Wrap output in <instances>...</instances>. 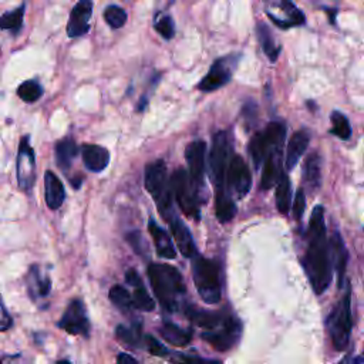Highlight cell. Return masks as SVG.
Segmentation results:
<instances>
[{
	"label": "cell",
	"mask_w": 364,
	"mask_h": 364,
	"mask_svg": "<svg viewBox=\"0 0 364 364\" xmlns=\"http://www.w3.org/2000/svg\"><path fill=\"white\" fill-rule=\"evenodd\" d=\"M303 267L313 290L321 294L333 279V259L330 242L326 235L324 208L320 205L313 209L310 216Z\"/></svg>",
	"instance_id": "obj_1"
},
{
	"label": "cell",
	"mask_w": 364,
	"mask_h": 364,
	"mask_svg": "<svg viewBox=\"0 0 364 364\" xmlns=\"http://www.w3.org/2000/svg\"><path fill=\"white\" fill-rule=\"evenodd\" d=\"M151 287L166 311H176L186 293L181 272L166 263H151L146 269Z\"/></svg>",
	"instance_id": "obj_2"
},
{
	"label": "cell",
	"mask_w": 364,
	"mask_h": 364,
	"mask_svg": "<svg viewBox=\"0 0 364 364\" xmlns=\"http://www.w3.org/2000/svg\"><path fill=\"white\" fill-rule=\"evenodd\" d=\"M145 189L154 198L155 205L162 218L169 222L175 215L172 210V185L168 178L166 165L162 159H156L145 168Z\"/></svg>",
	"instance_id": "obj_3"
},
{
	"label": "cell",
	"mask_w": 364,
	"mask_h": 364,
	"mask_svg": "<svg viewBox=\"0 0 364 364\" xmlns=\"http://www.w3.org/2000/svg\"><path fill=\"white\" fill-rule=\"evenodd\" d=\"M193 283L200 299L209 304L220 300V277L218 263L203 256H195L192 263Z\"/></svg>",
	"instance_id": "obj_4"
},
{
	"label": "cell",
	"mask_w": 364,
	"mask_h": 364,
	"mask_svg": "<svg viewBox=\"0 0 364 364\" xmlns=\"http://www.w3.org/2000/svg\"><path fill=\"white\" fill-rule=\"evenodd\" d=\"M326 324H327V330H328L333 347L338 351H343L350 341V334L353 327L350 286H347V290L344 291L343 297L338 300V303L334 306V309L328 314Z\"/></svg>",
	"instance_id": "obj_5"
},
{
	"label": "cell",
	"mask_w": 364,
	"mask_h": 364,
	"mask_svg": "<svg viewBox=\"0 0 364 364\" xmlns=\"http://www.w3.org/2000/svg\"><path fill=\"white\" fill-rule=\"evenodd\" d=\"M286 138V125L282 121L269 122L262 131L256 132L249 141V155L253 161L256 169L264 164L267 155L277 149L283 148Z\"/></svg>",
	"instance_id": "obj_6"
},
{
	"label": "cell",
	"mask_w": 364,
	"mask_h": 364,
	"mask_svg": "<svg viewBox=\"0 0 364 364\" xmlns=\"http://www.w3.org/2000/svg\"><path fill=\"white\" fill-rule=\"evenodd\" d=\"M172 192L176 203L182 209V212L195 220L200 218V205H202V191L196 186V183L191 179L189 172L185 169H176L171 175Z\"/></svg>",
	"instance_id": "obj_7"
},
{
	"label": "cell",
	"mask_w": 364,
	"mask_h": 364,
	"mask_svg": "<svg viewBox=\"0 0 364 364\" xmlns=\"http://www.w3.org/2000/svg\"><path fill=\"white\" fill-rule=\"evenodd\" d=\"M232 139L228 131H219L212 138L209 152V172L216 191L226 189V171L232 159Z\"/></svg>",
	"instance_id": "obj_8"
},
{
	"label": "cell",
	"mask_w": 364,
	"mask_h": 364,
	"mask_svg": "<svg viewBox=\"0 0 364 364\" xmlns=\"http://www.w3.org/2000/svg\"><path fill=\"white\" fill-rule=\"evenodd\" d=\"M239 60L240 54H228L215 60L209 71L198 82V90H200L202 92H212L225 87L232 80Z\"/></svg>",
	"instance_id": "obj_9"
},
{
	"label": "cell",
	"mask_w": 364,
	"mask_h": 364,
	"mask_svg": "<svg viewBox=\"0 0 364 364\" xmlns=\"http://www.w3.org/2000/svg\"><path fill=\"white\" fill-rule=\"evenodd\" d=\"M240 330V321L228 313L223 321L219 323L216 327L202 331V338L208 341L213 348L219 351H226L230 350L239 341Z\"/></svg>",
	"instance_id": "obj_10"
},
{
	"label": "cell",
	"mask_w": 364,
	"mask_h": 364,
	"mask_svg": "<svg viewBox=\"0 0 364 364\" xmlns=\"http://www.w3.org/2000/svg\"><path fill=\"white\" fill-rule=\"evenodd\" d=\"M264 10L270 21L283 30L306 23L304 13L291 0H269Z\"/></svg>",
	"instance_id": "obj_11"
},
{
	"label": "cell",
	"mask_w": 364,
	"mask_h": 364,
	"mask_svg": "<svg viewBox=\"0 0 364 364\" xmlns=\"http://www.w3.org/2000/svg\"><path fill=\"white\" fill-rule=\"evenodd\" d=\"M57 327L73 336L88 337L91 324L82 300L74 299L68 303L61 318L57 321Z\"/></svg>",
	"instance_id": "obj_12"
},
{
	"label": "cell",
	"mask_w": 364,
	"mask_h": 364,
	"mask_svg": "<svg viewBox=\"0 0 364 364\" xmlns=\"http://www.w3.org/2000/svg\"><path fill=\"white\" fill-rule=\"evenodd\" d=\"M16 171L18 188L24 192H30L36 181V154L30 145L28 135H24L20 139Z\"/></svg>",
	"instance_id": "obj_13"
},
{
	"label": "cell",
	"mask_w": 364,
	"mask_h": 364,
	"mask_svg": "<svg viewBox=\"0 0 364 364\" xmlns=\"http://www.w3.org/2000/svg\"><path fill=\"white\" fill-rule=\"evenodd\" d=\"M252 186V176L249 166L242 156L233 155L228 171H226V189L229 193L237 199H242L247 195Z\"/></svg>",
	"instance_id": "obj_14"
},
{
	"label": "cell",
	"mask_w": 364,
	"mask_h": 364,
	"mask_svg": "<svg viewBox=\"0 0 364 364\" xmlns=\"http://www.w3.org/2000/svg\"><path fill=\"white\" fill-rule=\"evenodd\" d=\"M92 10H94V0H78L74 4V7L70 11L68 23L65 27L68 37L75 38L88 33Z\"/></svg>",
	"instance_id": "obj_15"
},
{
	"label": "cell",
	"mask_w": 364,
	"mask_h": 364,
	"mask_svg": "<svg viewBox=\"0 0 364 364\" xmlns=\"http://www.w3.org/2000/svg\"><path fill=\"white\" fill-rule=\"evenodd\" d=\"M205 152H206V144L202 139L192 141L185 148V159L188 164L189 176L200 191L203 189Z\"/></svg>",
	"instance_id": "obj_16"
},
{
	"label": "cell",
	"mask_w": 364,
	"mask_h": 364,
	"mask_svg": "<svg viewBox=\"0 0 364 364\" xmlns=\"http://www.w3.org/2000/svg\"><path fill=\"white\" fill-rule=\"evenodd\" d=\"M282 165H283V148H277L267 155V158L263 164V172H262V178H260L262 189L267 191L274 183L279 182V179L283 175Z\"/></svg>",
	"instance_id": "obj_17"
},
{
	"label": "cell",
	"mask_w": 364,
	"mask_h": 364,
	"mask_svg": "<svg viewBox=\"0 0 364 364\" xmlns=\"http://www.w3.org/2000/svg\"><path fill=\"white\" fill-rule=\"evenodd\" d=\"M309 142H310V131L306 128L296 131L290 136L286 148V158H284V165L287 171H291L297 165L301 155L306 152Z\"/></svg>",
	"instance_id": "obj_18"
},
{
	"label": "cell",
	"mask_w": 364,
	"mask_h": 364,
	"mask_svg": "<svg viewBox=\"0 0 364 364\" xmlns=\"http://www.w3.org/2000/svg\"><path fill=\"white\" fill-rule=\"evenodd\" d=\"M81 158L85 168L91 172H102L109 164L108 149L95 144H84L81 146Z\"/></svg>",
	"instance_id": "obj_19"
},
{
	"label": "cell",
	"mask_w": 364,
	"mask_h": 364,
	"mask_svg": "<svg viewBox=\"0 0 364 364\" xmlns=\"http://www.w3.org/2000/svg\"><path fill=\"white\" fill-rule=\"evenodd\" d=\"M125 282L134 289L132 297H134V306L138 310L142 311H151L155 309V301L154 299L148 294L145 284L142 283V279L139 277V274L136 273V270L129 269L125 273Z\"/></svg>",
	"instance_id": "obj_20"
},
{
	"label": "cell",
	"mask_w": 364,
	"mask_h": 364,
	"mask_svg": "<svg viewBox=\"0 0 364 364\" xmlns=\"http://www.w3.org/2000/svg\"><path fill=\"white\" fill-rule=\"evenodd\" d=\"M44 199L46 205L55 210L65 199V189L60 178L53 171H46L44 173Z\"/></svg>",
	"instance_id": "obj_21"
},
{
	"label": "cell",
	"mask_w": 364,
	"mask_h": 364,
	"mask_svg": "<svg viewBox=\"0 0 364 364\" xmlns=\"http://www.w3.org/2000/svg\"><path fill=\"white\" fill-rule=\"evenodd\" d=\"M168 223L171 226V233H172L181 253L185 257H195L196 256V247H195L193 239L191 236V232L185 226V223L181 222V219L176 215Z\"/></svg>",
	"instance_id": "obj_22"
},
{
	"label": "cell",
	"mask_w": 364,
	"mask_h": 364,
	"mask_svg": "<svg viewBox=\"0 0 364 364\" xmlns=\"http://www.w3.org/2000/svg\"><path fill=\"white\" fill-rule=\"evenodd\" d=\"M26 284H27L30 297L33 300L47 297L50 293V289H51V282H50L48 276L41 274L37 264L30 266L27 277H26Z\"/></svg>",
	"instance_id": "obj_23"
},
{
	"label": "cell",
	"mask_w": 364,
	"mask_h": 364,
	"mask_svg": "<svg viewBox=\"0 0 364 364\" xmlns=\"http://www.w3.org/2000/svg\"><path fill=\"white\" fill-rule=\"evenodd\" d=\"M256 34H257V40H259L260 47H262L263 53L266 54V57L272 63L276 61L279 54H280V51H282V46L277 41V38L274 37L272 28L266 23L259 21L256 24Z\"/></svg>",
	"instance_id": "obj_24"
},
{
	"label": "cell",
	"mask_w": 364,
	"mask_h": 364,
	"mask_svg": "<svg viewBox=\"0 0 364 364\" xmlns=\"http://www.w3.org/2000/svg\"><path fill=\"white\" fill-rule=\"evenodd\" d=\"M303 182L304 186L314 192L320 188L321 182V156L317 152L310 154L303 165Z\"/></svg>",
	"instance_id": "obj_25"
},
{
	"label": "cell",
	"mask_w": 364,
	"mask_h": 364,
	"mask_svg": "<svg viewBox=\"0 0 364 364\" xmlns=\"http://www.w3.org/2000/svg\"><path fill=\"white\" fill-rule=\"evenodd\" d=\"M330 247H331V259H333V266L337 273V280L338 286H343L344 282V273H346V266H347V249L346 245L340 236L338 232H334L331 239H330Z\"/></svg>",
	"instance_id": "obj_26"
},
{
	"label": "cell",
	"mask_w": 364,
	"mask_h": 364,
	"mask_svg": "<svg viewBox=\"0 0 364 364\" xmlns=\"http://www.w3.org/2000/svg\"><path fill=\"white\" fill-rule=\"evenodd\" d=\"M148 230L151 233V237L154 240V245H155V249H156V253L161 256V257H165V259H173L176 256V250L173 247V243L171 240V236L161 228L155 223V220H151L148 223Z\"/></svg>",
	"instance_id": "obj_27"
},
{
	"label": "cell",
	"mask_w": 364,
	"mask_h": 364,
	"mask_svg": "<svg viewBox=\"0 0 364 364\" xmlns=\"http://www.w3.org/2000/svg\"><path fill=\"white\" fill-rule=\"evenodd\" d=\"M54 152H55L57 165L60 166L61 171L67 172L70 169L74 158L78 155V146L71 136H65L55 144Z\"/></svg>",
	"instance_id": "obj_28"
},
{
	"label": "cell",
	"mask_w": 364,
	"mask_h": 364,
	"mask_svg": "<svg viewBox=\"0 0 364 364\" xmlns=\"http://www.w3.org/2000/svg\"><path fill=\"white\" fill-rule=\"evenodd\" d=\"M159 333L168 343H171L172 346H176V347H185L192 340L191 328H181L175 323H171V321H164L162 326L159 327Z\"/></svg>",
	"instance_id": "obj_29"
},
{
	"label": "cell",
	"mask_w": 364,
	"mask_h": 364,
	"mask_svg": "<svg viewBox=\"0 0 364 364\" xmlns=\"http://www.w3.org/2000/svg\"><path fill=\"white\" fill-rule=\"evenodd\" d=\"M215 213L220 222H229L236 215V205L228 189L215 192Z\"/></svg>",
	"instance_id": "obj_30"
},
{
	"label": "cell",
	"mask_w": 364,
	"mask_h": 364,
	"mask_svg": "<svg viewBox=\"0 0 364 364\" xmlns=\"http://www.w3.org/2000/svg\"><path fill=\"white\" fill-rule=\"evenodd\" d=\"M24 11H26V4H20L17 9L4 11L0 17V27L3 30H10L13 34H18L20 30L23 28V21H24Z\"/></svg>",
	"instance_id": "obj_31"
},
{
	"label": "cell",
	"mask_w": 364,
	"mask_h": 364,
	"mask_svg": "<svg viewBox=\"0 0 364 364\" xmlns=\"http://www.w3.org/2000/svg\"><path fill=\"white\" fill-rule=\"evenodd\" d=\"M291 202V185L289 181V176L286 173L282 175V178L277 182L276 188V206L280 213L287 215L289 208Z\"/></svg>",
	"instance_id": "obj_32"
},
{
	"label": "cell",
	"mask_w": 364,
	"mask_h": 364,
	"mask_svg": "<svg viewBox=\"0 0 364 364\" xmlns=\"http://www.w3.org/2000/svg\"><path fill=\"white\" fill-rule=\"evenodd\" d=\"M115 337L122 344H127V346H131V347H138V346H141V341H142L141 324L135 323L131 327H127V326H122V324L117 326Z\"/></svg>",
	"instance_id": "obj_33"
},
{
	"label": "cell",
	"mask_w": 364,
	"mask_h": 364,
	"mask_svg": "<svg viewBox=\"0 0 364 364\" xmlns=\"http://www.w3.org/2000/svg\"><path fill=\"white\" fill-rule=\"evenodd\" d=\"M43 92H44L43 85L37 80H34V78L26 80L17 88L18 98L23 100L24 102H28V104L38 101L43 97Z\"/></svg>",
	"instance_id": "obj_34"
},
{
	"label": "cell",
	"mask_w": 364,
	"mask_h": 364,
	"mask_svg": "<svg viewBox=\"0 0 364 364\" xmlns=\"http://www.w3.org/2000/svg\"><path fill=\"white\" fill-rule=\"evenodd\" d=\"M330 121H331V128L330 132L336 135L337 138L347 141L351 136V125L348 118L341 112V111H333L330 114Z\"/></svg>",
	"instance_id": "obj_35"
},
{
	"label": "cell",
	"mask_w": 364,
	"mask_h": 364,
	"mask_svg": "<svg viewBox=\"0 0 364 364\" xmlns=\"http://www.w3.org/2000/svg\"><path fill=\"white\" fill-rule=\"evenodd\" d=\"M109 299L111 301L121 310H131V309H135L134 306V297L132 294H129V291L121 286V284H115L111 287L109 290Z\"/></svg>",
	"instance_id": "obj_36"
},
{
	"label": "cell",
	"mask_w": 364,
	"mask_h": 364,
	"mask_svg": "<svg viewBox=\"0 0 364 364\" xmlns=\"http://www.w3.org/2000/svg\"><path fill=\"white\" fill-rule=\"evenodd\" d=\"M102 16H104V20L105 23L111 27V28H121L127 20H128V14L127 11L117 6V4H109L102 11Z\"/></svg>",
	"instance_id": "obj_37"
},
{
	"label": "cell",
	"mask_w": 364,
	"mask_h": 364,
	"mask_svg": "<svg viewBox=\"0 0 364 364\" xmlns=\"http://www.w3.org/2000/svg\"><path fill=\"white\" fill-rule=\"evenodd\" d=\"M154 28L165 40H171L175 36V23H173L172 16H169V14H165V16H161L159 18H156L154 23Z\"/></svg>",
	"instance_id": "obj_38"
},
{
	"label": "cell",
	"mask_w": 364,
	"mask_h": 364,
	"mask_svg": "<svg viewBox=\"0 0 364 364\" xmlns=\"http://www.w3.org/2000/svg\"><path fill=\"white\" fill-rule=\"evenodd\" d=\"M171 364H222L220 361L216 360H209V358H202L199 355H192V354H182V353H173L171 354Z\"/></svg>",
	"instance_id": "obj_39"
},
{
	"label": "cell",
	"mask_w": 364,
	"mask_h": 364,
	"mask_svg": "<svg viewBox=\"0 0 364 364\" xmlns=\"http://www.w3.org/2000/svg\"><path fill=\"white\" fill-rule=\"evenodd\" d=\"M304 209H306V193H304V189L300 188L296 192L294 202H293V216H294L296 220L301 219V216L304 213Z\"/></svg>",
	"instance_id": "obj_40"
},
{
	"label": "cell",
	"mask_w": 364,
	"mask_h": 364,
	"mask_svg": "<svg viewBox=\"0 0 364 364\" xmlns=\"http://www.w3.org/2000/svg\"><path fill=\"white\" fill-rule=\"evenodd\" d=\"M145 344H146V348L148 351L152 354V355H158V357H164V355H168L169 351L151 334L145 336Z\"/></svg>",
	"instance_id": "obj_41"
},
{
	"label": "cell",
	"mask_w": 364,
	"mask_h": 364,
	"mask_svg": "<svg viewBox=\"0 0 364 364\" xmlns=\"http://www.w3.org/2000/svg\"><path fill=\"white\" fill-rule=\"evenodd\" d=\"M127 240H128V243L131 245V247L134 249L135 253H138L139 256L145 255V242H144V239H142L139 232H136V230L129 232L127 235Z\"/></svg>",
	"instance_id": "obj_42"
},
{
	"label": "cell",
	"mask_w": 364,
	"mask_h": 364,
	"mask_svg": "<svg viewBox=\"0 0 364 364\" xmlns=\"http://www.w3.org/2000/svg\"><path fill=\"white\" fill-rule=\"evenodd\" d=\"M242 117L246 119V124H253L256 121V117H257V107L253 101H247L245 105H243V109H242Z\"/></svg>",
	"instance_id": "obj_43"
},
{
	"label": "cell",
	"mask_w": 364,
	"mask_h": 364,
	"mask_svg": "<svg viewBox=\"0 0 364 364\" xmlns=\"http://www.w3.org/2000/svg\"><path fill=\"white\" fill-rule=\"evenodd\" d=\"M117 364H139L131 354L119 353L117 357Z\"/></svg>",
	"instance_id": "obj_44"
},
{
	"label": "cell",
	"mask_w": 364,
	"mask_h": 364,
	"mask_svg": "<svg viewBox=\"0 0 364 364\" xmlns=\"http://www.w3.org/2000/svg\"><path fill=\"white\" fill-rule=\"evenodd\" d=\"M1 311H3L1 313V331H6L11 326V317L9 316L4 304L1 306Z\"/></svg>",
	"instance_id": "obj_45"
},
{
	"label": "cell",
	"mask_w": 364,
	"mask_h": 364,
	"mask_svg": "<svg viewBox=\"0 0 364 364\" xmlns=\"http://www.w3.org/2000/svg\"><path fill=\"white\" fill-rule=\"evenodd\" d=\"M340 364H348V363H347V361H343V363H340Z\"/></svg>",
	"instance_id": "obj_46"
}]
</instances>
